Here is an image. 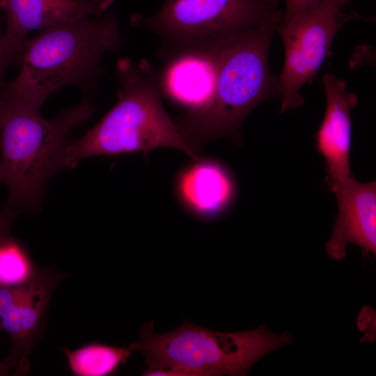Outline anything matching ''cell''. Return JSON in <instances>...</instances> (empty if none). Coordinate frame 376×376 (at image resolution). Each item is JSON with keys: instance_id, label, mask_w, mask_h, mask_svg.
I'll return each instance as SVG.
<instances>
[{"instance_id": "8992f818", "label": "cell", "mask_w": 376, "mask_h": 376, "mask_svg": "<svg viewBox=\"0 0 376 376\" xmlns=\"http://www.w3.org/2000/svg\"><path fill=\"white\" fill-rule=\"evenodd\" d=\"M282 19L260 0H166L153 15L132 18L159 36L161 50L227 38Z\"/></svg>"}, {"instance_id": "30bf717a", "label": "cell", "mask_w": 376, "mask_h": 376, "mask_svg": "<svg viewBox=\"0 0 376 376\" xmlns=\"http://www.w3.org/2000/svg\"><path fill=\"white\" fill-rule=\"evenodd\" d=\"M336 197L338 214L326 244L329 256L340 260L352 243L363 253L376 252V182L361 183L350 176L330 187Z\"/></svg>"}, {"instance_id": "ffe728a7", "label": "cell", "mask_w": 376, "mask_h": 376, "mask_svg": "<svg viewBox=\"0 0 376 376\" xmlns=\"http://www.w3.org/2000/svg\"><path fill=\"white\" fill-rule=\"evenodd\" d=\"M269 8L274 10L278 3L279 0H260Z\"/></svg>"}, {"instance_id": "ba28073f", "label": "cell", "mask_w": 376, "mask_h": 376, "mask_svg": "<svg viewBox=\"0 0 376 376\" xmlns=\"http://www.w3.org/2000/svg\"><path fill=\"white\" fill-rule=\"evenodd\" d=\"M65 278L52 268L37 269L26 282L0 285V322L11 340L7 357L0 362V376H24L30 356L39 342L50 299Z\"/></svg>"}, {"instance_id": "9a60e30c", "label": "cell", "mask_w": 376, "mask_h": 376, "mask_svg": "<svg viewBox=\"0 0 376 376\" xmlns=\"http://www.w3.org/2000/svg\"><path fill=\"white\" fill-rule=\"evenodd\" d=\"M37 269L25 247L12 235L0 241V285L22 284Z\"/></svg>"}, {"instance_id": "5bb4252c", "label": "cell", "mask_w": 376, "mask_h": 376, "mask_svg": "<svg viewBox=\"0 0 376 376\" xmlns=\"http://www.w3.org/2000/svg\"><path fill=\"white\" fill-rule=\"evenodd\" d=\"M68 368L76 376H108L125 364L135 349L129 346L110 345L93 342L75 350L63 347Z\"/></svg>"}, {"instance_id": "7c38bea8", "label": "cell", "mask_w": 376, "mask_h": 376, "mask_svg": "<svg viewBox=\"0 0 376 376\" xmlns=\"http://www.w3.org/2000/svg\"><path fill=\"white\" fill-rule=\"evenodd\" d=\"M323 84L327 107L316 134V147L325 160L328 187L350 176L352 136L351 111L358 102L357 96L347 91L345 81L326 73Z\"/></svg>"}, {"instance_id": "44dd1931", "label": "cell", "mask_w": 376, "mask_h": 376, "mask_svg": "<svg viewBox=\"0 0 376 376\" xmlns=\"http://www.w3.org/2000/svg\"><path fill=\"white\" fill-rule=\"evenodd\" d=\"M2 329L1 328V322H0V331Z\"/></svg>"}, {"instance_id": "8fae6325", "label": "cell", "mask_w": 376, "mask_h": 376, "mask_svg": "<svg viewBox=\"0 0 376 376\" xmlns=\"http://www.w3.org/2000/svg\"><path fill=\"white\" fill-rule=\"evenodd\" d=\"M115 0H1L6 44L21 57L29 32L104 13Z\"/></svg>"}, {"instance_id": "5b68a950", "label": "cell", "mask_w": 376, "mask_h": 376, "mask_svg": "<svg viewBox=\"0 0 376 376\" xmlns=\"http://www.w3.org/2000/svg\"><path fill=\"white\" fill-rule=\"evenodd\" d=\"M279 25L265 24L226 40L211 106L195 119L178 121L196 150L219 137L238 141L245 116L279 91V80L270 71L268 54L272 34Z\"/></svg>"}, {"instance_id": "7a4b0ae2", "label": "cell", "mask_w": 376, "mask_h": 376, "mask_svg": "<svg viewBox=\"0 0 376 376\" xmlns=\"http://www.w3.org/2000/svg\"><path fill=\"white\" fill-rule=\"evenodd\" d=\"M121 43L118 18L110 10L50 27L26 40L21 70L3 88L39 109L63 87L91 90L101 75L104 54Z\"/></svg>"}, {"instance_id": "d6986e66", "label": "cell", "mask_w": 376, "mask_h": 376, "mask_svg": "<svg viewBox=\"0 0 376 376\" xmlns=\"http://www.w3.org/2000/svg\"><path fill=\"white\" fill-rule=\"evenodd\" d=\"M348 1L349 0H322V1L329 3L340 10Z\"/></svg>"}, {"instance_id": "52a82bcc", "label": "cell", "mask_w": 376, "mask_h": 376, "mask_svg": "<svg viewBox=\"0 0 376 376\" xmlns=\"http://www.w3.org/2000/svg\"><path fill=\"white\" fill-rule=\"evenodd\" d=\"M340 10L321 1L314 9L282 20L278 27L285 49L283 68L279 78L281 113L304 104L300 89L315 76L336 34L346 22Z\"/></svg>"}, {"instance_id": "277c9868", "label": "cell", "mask_w": 376, "mask_h": 376, "mask_svg": "<svg viewBox=\"0 0 376 376\" xmlns=\"http://www.w3.org/2000/svg\"><path fill=\"white\" fill-rule=\"evenodd\" d=\"M292 336L277 334L265 324L249 331L219 332L184 322L164 334L152 322L142 325L136 351L146 357L143 375H246L260 359L290 344Z\"/></svg>"}, {"instance_id": "7402d4cb", "label": "cell", "mask_w": 376, "mask_h": 376, "mask_svg": "<svg viewBox=\"0 0 376 376\" xmlns=\"http://www.w3.org/2000/svg\"><path fill=\"white\" fill-rule=\"evenodd\" d=\"M1 1V0H0Z\"/></svg>"}, {"instance_id": "4fadbf2b", "label": "cell", "mask_w": 376, "mask_h": 376, "mask_svg": "<svg viewBox=\"0 0 376 376\" xmlns=\"http://www.w3.org/2000/svg\"><path fill=\"white\" fill-rule=\"evenodd\" d=\"M174 189L182 207L203 220L223 214L236 194L233 178L227 168L216 159L202 157L178 172Z\"/></svg>"}, {"instance_id": "3957f363", "label": "cell", "mask_w": 376, "mask_h": 376, "mask_svg": "<svg viewBox=\"0 0 376 376\" xmlns=\"http://www.w3.org/2000/svg\"><path fill=\"white\" fill-rule=\"evenodd\" d=\"M91 100H84L54 118L42 116L39 109L0 90V182L8 190L7 208H35L46 182L59 168L73 130L94 113Z\"/></svg>"}, {"instance_id": "e0dca14e", "label": "cell", "mask_w": 376, "mask_h": 376, "mask_svg": "<svg viewBox=\"0 0 376 376\" xmlns=\"http://www.w3.org/2000/svg\"><path fill=\"white\" fill-rule=\"evenodd\" d=\"M322 0H285V10L282 20H285L299 13L314 9Z\"/></svg>"}, {"instance_id": "2e32d148", "label": "cell", "mask_w": 376, "mask_h": 376, "mask_svg": "<svg viewBox=\"0 0 376 376\" xmlns=\"http://www.w3.org/2000/svg\"><path fill=\"white\" fill-rule=\"evenodd\" d=\"M2 16L0 15V90L5 81L3 77L10 66L19 62L20 57L5 42L1 30Z\"/></svg>"}, {"instance_id": "6da1fadb", "label": "cell", "mask_w": 376, "mask_h": 376, "mask_svg": "<svg viewBox=\"0 0 376 376\" xmlns=\"http://www.w3.org/2000/svg\"><path fill=\"white\" fill-rule=\"evenodd\" d=\"M118 82L114 107L81 137L70 139L64 152L63 168H75L84 159L117 155L158 148H172L192 160L201 157L189 143L177 120L166 111L157 74L145 60H118Z\"/></svg>"}, {"instance_id": "ac0fdd59", "label": "cell", "mask_w": 376, "mask_h": 376, "mask_svg": "<svg viewBox=\"0 0 376 376\" xmlns=\"http://www.w3.org/2000/svg\"><path fill=\"white\" fill-rule=\"evenodd\" d=\"M17 212L9 209L0 212V241L11 235L10 227Z\"/></svg>"}, {"instance_id": "9c48e42d", "label": "cell", "mask_w": 376, "mask_h": 376, "mask_svg": "<svg viewBox=\"0 0 376 376\" xmlns=\"http://www.w3.org/2000/svg\"><path fill=\"white\" fill-rule=\"evenodd\" d=\"M228 38L160 50L164 63L157 72L159 89L163 97L185 111L180 121L195 119L211 106Z\"/></svg>"}]
</instances>
